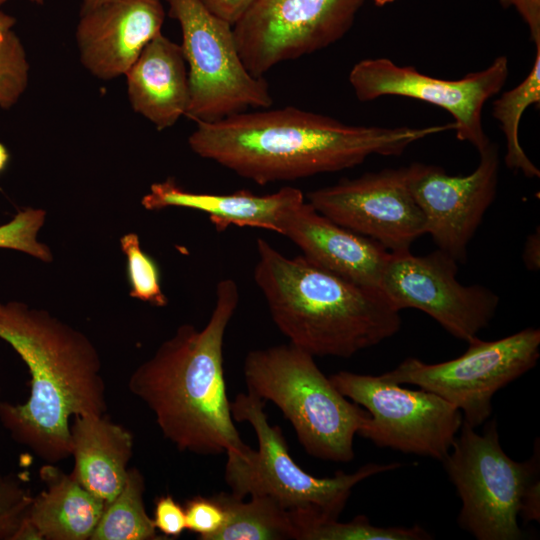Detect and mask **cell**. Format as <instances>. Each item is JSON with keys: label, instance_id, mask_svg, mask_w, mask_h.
Instances as JSON below:
<instances>
[{"label": "cell", "instance_id": "obj_1", "mask_svg": "<svg viewBox=\"0 0 540 540\" xmlns=\"http://www.w3.org/2000/svg\"><path fill=\"white\" fill-rule=\"evenodd\" d=\"M191 150L259 185L353 168L371 155L399 156L454 123L421 128L349 125L296 107L196 122Z\"/></svg>", "mask_w": 540, "mask_h": 540}, {"label": "cell", "instance_id": "obj_2", "mask_svg": "<svg viewBox=\"0 0 540 540\" xmlns=\"http://www.w3.org/2000/svg\"><path fill=\"white\" fill-rule=\"evenodd\" d=\"M206 325L177 328L131 374L128 388L153 413L163 436L183 452L247 460L254 451L234 425L226 394L223 342L239 304L231 278L216 285Z\"/></svg>", "mask_w": 540, "mask_h": 540}, {"label": "cell", "instance_id": "obj_3", "mask_svg": "<svg viewBox=\"0 0 540 540\" xmlns=\"http://www.w3.org/2000/svg\"><path fill=\"white\" fill-rule=\"evenodd\" d=\"M0 339L21 357L31 377L26 402L0 399V423L46 463L68 458L69 419L107 410L96 348L80 331L19 301H0Z\"/></svg>", "mask_w": 540, "mask_h": 540}, {"label": "cell", "instance_id": "obj_4", "mask_svg": "<svg viewBox=\"0 0 540 540\" xmlns=\"http://www.w3.org/2000/svg\"><path fill=\"white\" fill-rule=\"evenodd\" d=\"M254 281L289 343L312 356L349 358L394 336L400 312L379 291L334 274L304 256L289 258L262 238Z\"/></svg>", "mask_w": 540, "mask_h": 540}, {"label": "cell", "instance_id": "obj_5", "mask_svg": "<svg viewBox=\"0 0 540 540\" xmlns=\"http://www.w3.org/2000/svg\"><path fill=\"white\" fill-rule=\"evenodd\" d=\"M243 374L247 391L281 410L308 455L353 460L354 437L369 413L336 389L314 356L291 343L255 349L244 359Z\"/></svg>", "mask_w": 540, "mask_h": 540}, {"label": "cell", "instance_id": "obj_6", "mask_svg": "<svg viewBox=\"0 0 540 540\" xmlns=\"http://www.w3.org/2000/svg\"><path fill=\"white\" fill-rule=\"evenodd\" d=\"M265 403L249 391L230 401L233 420L249 423L258 442L249 459H227L225 482L239 498L264 495L296 517L338 519L358 483L401 467L399 462L367 463L350 474L337 471L332 477H315L292 459L282 429L268 421Z\"/></svg>", "mask_w": 540, "mask_h": 540}, {"label": "cell", "instance_id": "obj_7", "mask_svg": "<svg viewBox=\"0 0 540 540\" xmlns=\"http://www.w3.org/2000/svg\"><path fill=\"white\" fill-rule=\"evenodd\" d=\"M539 441L530 459L518 462L502 449L496 419L481 434L464 422L442 462L461 500L458 525L477 540H520L519 517L540 485Z\"/></svg>", "mask_w": 540, "mask_h": 540}, {"label": "cell", "instance_id": "obj_8", "mask_svg": "<svg viewBox=\"0 0 540 540\" xmlns=\"http://www.w3.org/2000/svg\"><path fill=\"white\" fill-rule=\"evenodd\" d=\"M165 1L169 16L180 25V46L188 66L185 116L195 122H213L248 108H270L269 84L246 69L233 25L210 12L201 0Z\"/></svg>", "mask_w": 540, "mask_h": 540}, {"label": "cell", "instance_id": "obj_9", "mask_svg": "<svg viewBox=\"0 0 540 540\" xmlns=\"http://www.w3.org/2000/svg\"><path fill=\"white\" fill-rule=\"evenodd\" d=\"M468 344L457 358L428 364L409 357L381 376L435 393L459 409L463 421L476 428L491 416L493 396L536 365L540 330L527 327L494 341L476 337Z\"/></svg>", "mask_w": 540, "mask_h": 540}, {"label": "cell", "instance_id": "obj_10", "mask_svg": "<svg viewBox=\"0 0 540 540\" xmlns=\"http://www.w3.org/2000/svg\"><path fill=\"white\" fill-rule=\"evenodd\" d=\"M336 389L369 417L358 435L379 448L443 462L463 423L459 409L430 391L410 390L381 375L339 371Z\"/></svg>", "mask_w": 540, "mask_h": 540}, {"label": "cell", "instance_id": "obj_11", "mask_svg": "<svg viewBox=\"0 0 540 540\" xmlns=\"http://www.w3.org/2000/svg\"><path fill=\"white\" fill-rule=\"evenodd\" d=\"M365 0H256L233 25L246 69L274 66L322 50L351 29Z\"/></svg>", "mask_w": 540, "mask_h": 540}, {"label": "cell", "instance_id": "obj_12", "mask_svg": "<svg viewBox=\"0 0 540 540\" xmlns=\"http://www.w3.org/2000/svg\"><path fill=\"white\" fill-rule=\"evenodd\" d=\"M457 261L441 250L424 256L410 250L391 252L379 291L399 312L418 309L449 334L469 342L494 318L499 297L481 285H463Z\"/></svg>", "mask_w": 540, "mask_h": 540}, {"label": "cell", "instance_id": "obj_13", "mask_svg": "<svg viewBox=\"0 0 540 540\" xmlns=\"http://www.w3.org/2000/svg\"><path fill=\"white\" fill-rule=\"evenodd\" d=\"M508 71V59L504 55L496 57L485 69L457 80L429 76L388 58H369L352 67L349 82L361 102L401 96L446 110L454 119L457 138L481 152L490 144L482 123L483 107L501 91Z\"/></svg>", "mask_w": 540, "mask_h": 540}, {"label": "cell", "instance_id": "obj_14", "mask_svg": "<svg viewBox=\"0 0 540 540\" xmlns=\"http://www.w3.org/2000/svg\"><path fill=\"white\" fill-rule=\"evenodd\" d=\"M307 198L322 215L390 252L410 250L426 234L425 217L408 187L406 167L341 179L309 192Z\"/></svg>", "mask_w": 540, "mask_h": 540}, {"label": "cell", "instance_id": "obj_15", "mask_svg": "<svg viewBox=\"0 0 540 540\" xmlns=\"http://www.w3.org/2000/svg\"><path fill=\"white\" fill-rule=\"evenodd\" d=\"M479 155L476 169L465 176H452L423 163L406 167L407 184L424 214L426 234L458 263L466 260L468 244L497 192L498 148L490 142Z\"/></svg>", "mask_w": 540, "mask_h": 540}, {"label": "cell", "instance_id": "obj_16", "mask_svg": "<svg viewBox=\"0 0 540 540\" xmlns=\"http://www.w3.org/2000/svg\"><path fill=\"white\" fill-rule=\"evenodd\" d=\"M164 18L161 0H113L80 14L75 38L82 65L101 80L125 75L161 33Z\"/></svg>", "mask_w": 540, "mask_h": 540}, {"label": "cell", "instance_id": "obj_17", "mask_svg": "<svg viewBox=\"0 0 540 540\" xmlns=\"http://www.w3.org/2000/svg\"><path fill=\"white\" fill-rule=\"evenodd\" d=\"M279 234L291 240L310 262L358 285L379 290L391 252L319 213L307 201L286 211Z\"/></svg>", "mask_w": 540, "mask_h": 540}, {"label": "cell", "instance_id": "obj_18", "mask_svg": "<svg viewBox=\"0 0 540 540\" xmlns=\"http://www.w3.org/2000/svg\"><path fill=\"white\" fill-rule=\"evenodd\" d=\"M304 200L302 191L290 186L267 195H256L248 190L209 194L187 191L173 178H168L152 184L141 203L147 210L180 207L204 212L219 232L238 226L278 233L284 213Z\"/></svg>", "mask_w": 540, "mask_h": 540}, {"label": "cell", "instance_id": "obj_19", "mask_svg": "<svg viewBox=\"0 0 540 540\" xmlns=\"http://www.w3.org/2000/svg\"><path fill=\"white\" fill-rule=\"evenodd\" d=\"M132 109L157 130L176 124L189 104L187 64L179 44L162 32L152 39L124 75Z\"/></svg>", "mask_w": 540, "mask_h": 540}, {"label": "cell", "instance_id": "obj_20", "mask_svg": "<svg viewBox=\"0 0 540 540\" xmlns=\"http://www.w3.org/2000/svg\"><path fill=\"white\" fill-rule=\"evenodd\" d=\"M74 477L106 504L126 482L133 435L103 415H78L70 425Z\"/></svg>", "mask_w": 540, "mask_h": 540}, {"label": "cell", "instance_id": "obj_21", "mask_svg": "<svg viewBox=\"0 0 540 540\" xmlns=\"http://www.w3.org/2000/svg\"><path fill=\"white\" fill-rule=\"evenodd\" d=\"M46 489L34 496L28 522L41 540H89L106 503L72 473L46 463L40 468Z\"/></svg>", "mask_w": 540, "mask_h": 540}, {"label": "cell", "instance_id": "obj_22", "mask_svg": "<svg viewBox=\"0 0 540 540\" xmlns=\"http://www.w3.org/2000/svg\"><path fill=\"white\" fill-rule=\"evenodd\" d=\"M216 496L227 520L213 540H297L291 513L271 497L252 495L244 501L232 493Z\"/></svg>", "mask_w": 540, "mask_h": 540}, {"label": "cell", "instance_id": "obj_23", "mask_svg": "<svg viewBox=\"0 0 540 540\" xmlns=\"http://www.w3.org/2000/svg\"><path fill=\"white\" fill-rule=\"evenodd\" d=\"M145 480L136 468H129L121 492L105 505L90 540H159L144 505Z\"/></svg>", "mask_w": 540, "mask_h": 540}, {"label": "cell", "instance_id": "obj_24", "mask_svg": "<svg viewBox=\"0 0 540 540\" xmlns=\"http://www.w3.org/2000/svg\"><path fill=\"white\" fill-rule=\"evenodd\" d=\"M540 103V46L529 74L525 79L503 92L492 105L493 117L499 122L506 139L505 163L508 168L528 178L539 177V169L531 162L519 141V126L524 111Z\"/></svg>", "mask_w": 540, "mask_h": 540}, {"label": "cell", "instance_id": "obj_25", "mask_svg": "<svg viewBox=\"0 0 540 540\" xmlns=\"http://www.w3.org/2000/svg\"><path fill=\"white\" fill-rule=\"evenodd\" d=\"M297 540H430L433 536L419 524L410 527L374 526L364 515L349 522L338 519L300 518L295 521Z\"/></svg>", "mask_w": 540, "mask_h": 540}, {"label": "cell", "instance_id": "obj_26", "mask_svg": "<svg viewBox=\"0 0 540 540\" xmlns=\"http://www.w3.org/2000/svg\"><path fill=\"white\" fill-rule=\"evenodd\" d=\"M16 18L0 10V108L10 109L25 92L29 62L14 31Z\"/></svg>", "mask_w": 540, "mask_h": 540}, {"label": "cell", "instance_id": "obj_27", "mask_svg": "<svg viewBox=\"0 0 540 540\" xmlns=\"http://www.w3.org/2000/svg\"><path fill=\"white\" fill-rule=\"evenodd\" d=\"M120 246L127 258L130 296L154 306H166L168 299L161 289L158 265L142 250L138 235L125 234L120 239Z\"/></svg>", "mask_w": 540, "mask_h": 540}, {"label": "cell", "instance_id": "obj_28", "mask_svg": "<svg viewBox=\"0 0 540 540\" xmlns=\"http://www.w3.org/2000/svg\"><path fill=\"white\" fill-rule=\"evenodd\" d=\"M45 217L43 209L27 207L19 210L9 222L0 225V248L20 251L43 262H51L53 256L50 249L37 240Z\"/></svg>", "mask_w": 540, "mask_h": 540}, {"label": "cell", "instance_id": "obj_29", "mask_svg": "<svg viewBox=\"0 0 540 540\" xmlns=\"http://www.w3.org/2000/svg\"><path fill=\"white\" fill-rule=\"evenodd\" d=\"M33 499L17 476L0 472V540L17 539Z\"/></svg>", "mask_w": 540, "mask_h": 540}, {"label": "cell", "instance_id": "obj_30", "mask_svg": "<svg viewBox=\"0 0 540 540\" xmlns=\"http://www.w3.org/2000/svg\"><path fill=\"white\" fill-rule=\"evenodd\" d=\"M184 510L186 529L198 534L200 540H213L227 520L226 510L216 494L193 496L186 501Z\"/></svg>", "mask_w": 540, "mask_h": 540}, {"label": "cell", "instance_id": "obj_31", "mask_svg": "<svg viewBox=\"0 0 540 540\" xmlns=\"http://www.w3.org/2000/svg\"><path fill=\"white\" fill-rule=\"evenodd\" d=\"M153 523L157 531L166 538L179 537L186 530L184 507L171 495H163L155 500Z\"/></svg>", "mask_w": 540, "mask_h": 540}, {"label": "cell", "instance_id": "obj_32", "mask_svg": "<svg viewBox=\"0 0 540 540\" xmlns=\"http://www.w3.org/2000/svg\"><path fill=\"white\" fill-rule=\"evenodd\" d=\"M504 7H513L529 30L535 47L540 46V0H499Z\"/></svg>", "mask_w": 540, "mask_h": 540}, {"label": "cell", "instance_id": "obj_33", "mask_svg": "<svg viewBox=\"0 0 540 540\" xmlns=\"http://www.w3.org/2000/svg\"><path fill=\"white\" fill-rule=\"evenodd\" d=\"M256 0H201L214 15L234 25Z\"/></svg>", "mask_w": 540, "mask_h": 540}, {"label": "cell", "instance_id": "obj_34", "mask_svg": "<svg viewBox=\"0 0 540 540\" xmlns=\"http://www.w3.org/2000/svg\"><path fill=\"white\" fill-rule=\"evenodd\" d=\"M523 262L530 271H537L540 266V231L537 229L526 239L523 251Z\"/></svg>", "mask_w": 540, "mask_h": 540}, {"label": "cell", "instance_id": "obj_35", "mask_svg": "<svg viewBox=\"0 0 540 540\" xmlns=\"http://www.w3.org/2000/svg\"><path fill=\"white\" fill-rule=\"evenodd\" d=\"M110 1H113V0H81L80 14L88 12Z\"/></svg>", "mask_w": 540, "mask_h": 540}, {"label": "cell", "instance_id": "obj_36", "mask_svg": "<svg viewBox=\"0 0 540 540\" xmlns=\"http://www.w3.org/2000/svg\"><path fill=\"white\" fill-rule=\"evenodd\" d=\"M10 161V154L6 146L0 142V174L5 171Z\"/></svg>", "mask_w": 540, "mask_h": 540}, {"label": "cell", "instance_id": "obj_37", "mask_svg": "<svg viewBox=\"0 0 540 540\" xmlns=\"http://www.w3.org/2000/svg\"><path fill=\"white\" fill-rule=\"evenodd\" d=\"M377 7H384L389 4H393L398 0H371Z\"/></svg>", "mask_w": 540, "mask_h": 540}, {"label": "cell", "instance_id": "obj_38", "mask_svg": "<svg viewBox=\"0 0 540 540\" xmlns=\"http://www.w3.org/2000/svg\"><path fill=\"white\" fill-rule=\"evenodd\" d=\"M8 0H0V6L6 3ZM30 2L37 4V5H43L44 0H29Z\"/></svg>", "mask_w": 540, "mask_h": 540}]
</instances>
